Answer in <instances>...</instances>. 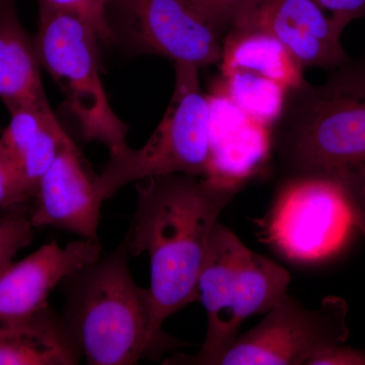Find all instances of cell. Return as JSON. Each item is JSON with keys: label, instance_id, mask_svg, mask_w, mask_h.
I'll list each match as a JSON object with an SVG mask.
<instances>
[{"label": "cell", "instance_id": "cell-5", "mask_svg": "<svg viewBox=\"0 0 365 365\" xmlns=\"http://www.w3.org/2000/svg\"><path fill=\"white\" fill-rule=\"evenodd\" d=\"M98 34L78 14L39 6L34 44L41 66L63 91L67 110L86 141L107 146L110 157L128 150V126L113 111L100 76Z\"/></svg>", "mask_w": 365, "mask_h": 365}, {"label": "cell", "instance_id": "cell-13", "mask_svg": "<svg viewBox=\"0 0 365 365\" xmlns=\"http://www.w3.org/2000/svg\"><path fill=\"white\" fill-rule=\"evenodd\" d=\"M30 218L34 227H53L98 241L103 200L73 141L62 148L42 177Z\"/></svg>", "mask_w": 365, "mask_h": 365}, {"label": "cell", "instance_id": "cell-21", "mask_svg": "<svg viewBox=\"0 0 365 365\" xmlns=\"http://www.w3.org/2000/svg\"><path fill=\"white\" fill-rule=\"evenodd\" d=\"M30 200L32 198L0 139V212L26 205Z\"/></svg>", "mask_w": 365, "mask_h": 365}, {"label": "cell", "instance_id": "cell-19", "mask_svg": "<svg viewBox=\"0 0 365 365\" xmlns=\"http://www.w3.org/2000/svg\"><path fill=\"white\" fill-rule=\"evenodd\" d=\"M110 2L111 0H39V6L78 14L95 29L101 42L112 44L116 42L117 35L110 21Z\"/></svg>", "mask_w": 365, "mask_h": 365}, {"label": "cell", "instance_id": "cell-10", "mask_svg": "<svg viewBox=\"0 0 365 365\" xmlns=\"http://www.w3.org/2000/svg\"><path fill=\"white\" fill-rule=\"evenodd\" d=\"M112 13L137 53L198 67L220 63L222 38L186 0H111Z\"/></svg>", "mask_w": 365, "mask_h": 365}, {"label": "cell", "instance_id": "cell-9", "mask_svg": "<svg viewBox=\"0 0 365 365\" xmlns=\"http://www.w3.org/2000/svg\"><path fill=\"white\" fill-rule=\"evenodd\" d=\"M220 67L225 95L247 116L271 127L288 93L302 85L304 67L271 34L235 26L223 37Z\"/></svg>", "mask_w": 365, "mask_h": 365}, {"label": "cell", "instance_id": "cell-24", "mask_svg": "<svg viewBox=\"0 0 365 365\" xmlns=\"http://www.w3.org/2000/svg\"><path fill=\"white\" fill-rule=\"evenodd\" d=\"M307 365H365V349L334 346L314 354Z\"/></svg>", "mask_w": 365, "mask_h": 365}, {"label": "cell", "instance_id": "cell-4", "mask_svg": "<svg viewBox=\"0 0 365 365\" xmlns=\"http://www.w3.org/2000/svg\"><path fill=\"white\" fill-rule=\"evenodd\" d=\"M289 283L287 269L249 249L216 222L197 285L207 314L205 340L195 355L176 354L165 364L216 365L239 337L242 324L282 302Z\"/></svg>", "mask_w": 365, "mask_h": 365}, {"label": "cell", "instance_id": "cell-8", "mask_svg": "<svg viewBox=\"0 0 365 365\" xmlns=\"http://www.w3.org/2000/svg\"><path fill=\"white\" fill-rule=\"evenodd\" d=\"M351 215L340 185L332 178H287L269 212V242L290 260L316 262L343 246Z\"/></svg>", "mask_w": 365, "mask_h": 365}, {"label": "cell", "instance_id": "cell-1", "mask_svg": "<svg viewBox=\"0 0 365 365\" xmlns=\"http://www.w3.org/2000/svg\"><path fill=\"white\" fill-rule=\"evenodd\" d=\"M245 182L170 174L135 182L137 205L129 227L131 256L148 253L153 328L199 302L198 278L220 213Z\"/></svg>", "mask_w": 365, "mask_h": 365}, {"label": "cell", "instance_id": "cell-14", "mask_svg": "<svg viewBox=\"0 0 365 365\" xmlns=\"http://www.w3.org/2000/svg\"><path fill=\"white\" fill-rule=\"evenodd\" d=\"M210 104V169L208 176L245 182L271 148V127L255 121L216 88Z\"/></svg>", "mask_w": 365, "mask_h": 365}, {"label": "cell", "instance_id": "cell-17", "mask_svg": "<svg viewBox=\"0 0 365 365\" xmlns=\"http://www.w3.org/2000/svg\"><path fill=\"white\" fill-rule=\"evenodd\" d=\"M81 359L50 307L20 323L0 325V365H74Z\"/></svg>", "mask_w": 365, "mask_h": 365}, {"label": "cell", "instance_id": "cell-23", "mask_svg": "<svg viewBox=\"0 0 365 365\" xmlns=\"http://www.w3.org/2000/svg\"><path fill=\"white\" fill-rule=\"evenodd\" d=\"M330 19L334 30L342 37L349 24L365 18V0H314Z\"/></svg>", "mask_w": 365, "mask_h": 365}, {"label": "cell", "instance_id": "cell-16", "mask_svg": "<svg viewBox=\"0 0 365 365\" xmlns=\"http://www.w3.org/2000/svg\"><path fill=\"white\" fill-rule=\"evenodd\" d=\"M34 41L21 26L14 0H0V98L7 110L47 106Z\"/></svg>", "mask_w": 365, "mask_h": 365}, {"label": "cell", "instance_id": "cell-2", "mask_svg": "<svg viewBox=\"0 0 365 365\" xmlns=\"http://www.w3.org/2000/svg\"><path fill=\"white\" fill-rule=\"evenodd\" d=\"M130 256L127 232L114 251L61 283V319L88 364H136L179 346V341L153 331L150 292L132 277Z\"/></svg>", "mask_w": 365, "mask_h": 365}, {"label": "cell", "instance_id": "cell-3", "mask_svg": "<svg viewBox=\"0 0 365 365\" xmlns=\"http://www.w3.org/2000/svg\"><path fill=\"white\" fill-rule=\"evenodd\" d=\"M333 71L321 85L290 91L271 128L287 178H333L365 163V56Z\"/></svg>", "mask_w": 365, "mask_h": 365}, {"label": "cell", "instance_id": "cell-12", "mask_svg": "<svg viewBox=\"0 0 365 365\" xmlns=\"http://www.w3.org/2000/svg\"><path fill=\"white\" fill-rule=\"evenodd\" d=\"M235 26L271 34L304 68L335 69L350 59L341 36L314 0H252Z\"/></svg>", "mask_w": 365, "mask_h": 365}, {"label": "cell", "instance_id": "cell-22", "mask_svg": "<svg viewBox=\"0 0 365 365\" xmlns=\"http://www.w3.org/2000/svg\"><path fill=\"white\" fill-rule=\"evenodd\" d=\"M344 194L353 227L365 235V163L333 177Z\"/></svg>", "mask_w": 365, "mask_h": 365}, {"label": "cell", "instance_id": "cell-6", "mask_svg": "<svg viewBox=\"0 0 365 365\" xmlns=\"http://www.w3.org/2000/svg\"><path fill=\"white\" fill-rule=\"evenodd\" d=\"M174 93L162 121L139 150L110 157L97 176L98 195L111 198L127 184L170 174L208 176L210 169V104L199 81V67L175 62Z\"/></svg>", "mask_w": 365, "mask_h": 365}, {"label": "cell", "instance_id": "cell-20", "mask_svg": "<svg viewBox=\"0 0 365 365\" xmlns=\"http://www.w3.org/2000/svg\"><path fill=\"white\" fill-rule=\"evenodd\" d=\"M215 29L222 40L252 0H186Z\"/></svg>", "mask_w": 365, "mask_h": 365}, {"label": "cell", "instance_id": "cell-7", "mask_svg": "<svg viewBox=\"0 0 365 365\" xmlns=\"http://www.w3.org/2000/svg\"><path fill=\"white\" fill-rule=\"evenodd\" d=\"M347 302L327 297L307 309L289 295L253 329L239 336L216 365H307L319 351L349 336Z\"/></svg>", "mask_w": 365, "mask_h": 365}, {"label": "cell", "instance_id": "cell-11", "mask_svg": "<svg viewBox=\"0 0 365 365\" xmlns=\"http://www.w3.org/2000/svg\"><path fill=\"white\" fill-rule=\"evenodd\" d=\"M101 254L100 241L81 239L66 247L51 241L11 262L0 273V325L20 323L48 309L53 289Z\"/></svg>", "mask_w": 365, "mask_h": 365}, {"label": "cell", "instance_id": "cell-18", "mask_svg": "<svg viewBox=\"0 0 365 365\" xmlns=\"http://www.w3.org/2000/svg\"><path fill=\"white\" fill-rule=\"evenodd\" d=\"M33 225L28 205L4 211L0 215V273L21 249L33 241Z\"/></svg>", "mask_w": 365, "mask_h": 365}, {"label": "cell", "instance_id": "cell-15", "mask_svg": "<svg viewBox=\"0 0 365 365\" xmlns=\"http://www.w3.org/2000/svg\"><path fill=\"white\" fill-rule=\"evenodd\" d=\"M11 121L1 139L31 198L42 177L72 139L47 106H21L9 111Z\"/></svg>", "mask_w": 365, "mask_h": 365}]
</instances>
